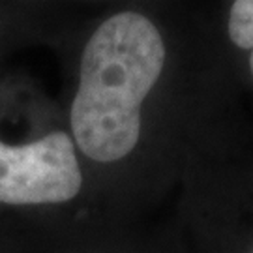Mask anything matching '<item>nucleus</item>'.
<instances>
[{"label": "nucleus", "instance_id": "1", "mask_svg": "<svg viewBox=\"0 0 253 253\" xmlns=\"http://www.w3.org/2000/svg\"><path fill=\"white\" fill-rule=\"evenodd\" d=\"M165 45L152 21L122 11L103 21L83 51L72 129L84 156L117 162L135 148L141 105L160 79Z\"/></svg>", "mask_w": 253, "mask_h": 253}, {"label": "nucleus", "instance_id": "2", "mask_svg": "<svg viewBox=\"0 0 253 253\" xmlns=\"http://www.w3.org/2000/svg\"><path fill=\"white\" fill-rule=\"evenodd\" d=\"M81 186V167L66 131H51L19 146L0 141V203H64L73 199Z\"/></svg>", "mask_w": 253, "mask_h": 253}, {"label": "nucleus", "instance_id": "3", "mask_svg": "<svg viewBox=\"0 0 253 253\" xmlns=\"http://www.w3.org/2000/svg\"><path fill=\"white\" fill-rule=\"evenodd\" d=\"M229 38L235 45L250 51V68L253 75V0H238L231 6Z\"/></svg>", "mask_w": 253, "mask_h": 253}]
</instances>
